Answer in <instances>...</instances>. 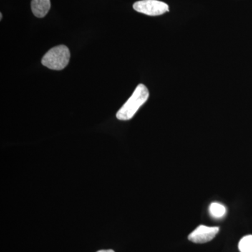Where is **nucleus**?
<instances>
[{
    "mask_svg": "<svg viewBox=\"0 0 252 252\" xmlns=\"http://www.w3.org/2000/svg\"><path fill=\"white\" fill-rule=\"evenodd\" d=\"M133 9L151 16H160L169 11L168 5L158 0H141L133 4Z\"/></svg>",
    "mask_w": 252,
    "mask_h": 252,
    "instance_id": "3",
    "label": "nucleus"
},
{
    "mask_svg": "<svg viewBox=\"0 0 252 252\" xmlns=\"http://www.w3.org/2000/svg\"><path fill=\"white\" fill-rule=\"evenodd\" d=\"M70 52L67 46L60 45L50 49L43 57V65L54 70H62L69 63Z\"/></svg>",
    "mask_w": 252,
    "mask_h": 252,
    "instance_id": "2",
    "label": "nucleus"
},
{
    "mask_svg": "<svg viewBox=\"0 0 252 252\" xmlns=\"http://www.w3.org/2000/svg\"><path fill=\"white\" fill-rule=\"evenodd\" d=\"M219 231V227H209L200 225L189 235L188 238L194 243H206L213 240Z\"/></svg>",
    "mask_w": 252,
    "mask_h": 252,
    "instance_id": "4",
    "label": "nucleus"
},
{
    "mask_svg": "<svg viewBox=\"0 0 252 252\" xmlns=\"http://www.w3.org/2000/svg\"><path fill=\"white\" fill-rule=\"evenodd\" d=\"M97 252H115L114 250H99V251Z\"/></svg>",
    "mask_w": 252,
    "mask_h": 252,
    "instance_id": "8",
    "label": "nucleus"
},
{
    "mask_svg": "<svg viewBox=\"0 0 252 252\" xmlns=\"http://www.w3.org/2000/svg\"><path fill=\"white\" fill-rule=\"evenodd\" d=\"M238 248L240 252H252V235L243 237L239 242Z\"/></svg>",
    "mask_w": 252,
    "mask_h": 252,
    "instance_id": "7",
    "label": "nucleus"
},
{
    "mask_svg": "<svg viewBox=\"0 0 252 252\" xmlns=\"http://www.w3.org/2000/svg\"><path fill=\"white\" fill-rule=\"evenodd\" d=\"M51 8L50 0H32L31 9L33 14L37 18H44Z\"/></svg>",
    "mask_w": 252,
    "mask_h": 252,
    "instance_id": "5",
    "label": "nucleus"
},
{
    "mask_svg": "<svg viewBox=\"0 0 252 252\" xmlns=\"http://www.w3.org/2000/svg\"><path fill=\"white\" fill-rule=\"evenodd\" d=\"M0 18H1H1H2V14H0Z\"/></svg>",
    "mask_w": 252,
    "mask_h": 252,
    "instance_id": "9",
    "label": "nucleus"
},
{
    "mask_svg": "<svg viewBox=\"0 0 252 252\" xmlns=\"http://www.w3.org/2000/svg\"><path fill=\"white\" fill-rule=\"evenodd\" d=\"M149 97V93L147 88L144 84L137 86L130 98L117 112V119L121 121L130 120L147 102Z\"/></svg>",
    "mask_w": 252,
    "mask_h": 252,
    "instance_id": "1",
    "label": "nucleus"
},
{
    "mask_svg": "<svg viewBox=\"0 0 252 252\" xmlns=\"http://www.w3.org/2000/svg\"><path fill=\"white\" fill-rule=\"evenodd\" d=\"M210 215L214 218H221L224 216L225 212H226V209L221 204L218 203H212L210 205Z\"/></svg>",
    "mask_w": 252,
    "mask_h": 252,
    "instance_id": "6",
    "label": "nucleus"
}]
</instances>
